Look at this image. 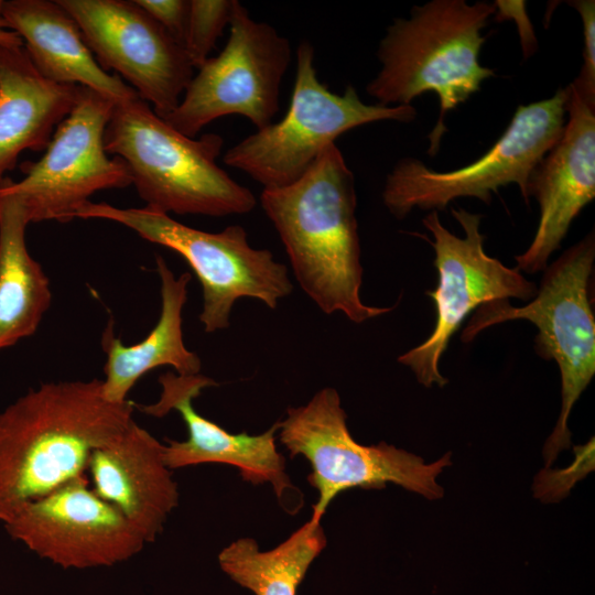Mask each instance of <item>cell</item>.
Segmentation results:
<instances>
[{
	"label": "cell",
	"mask_w": 595,
	"mask_h": 595,
	"mask_svg": "<svg viewBox=\"0 0 595 595\" xmlns=\"http://www.w3.org/2000/svg\"><path fill=\"white\" fill-rule=\"evenodd\" d=\"M0 18L20 36L44 78L87 87L115 104L138 97L119 76L101 68L78 24L57 0H4Z\"/></svg>",
	"instance_id": "cell-18"
},
{
	"label": "cell",
	"mask_w": 595,
	"mask_h": 595,
	"mask_svg": "<svg viewBox=\"0 0 595 595\" xmlns=\"http://www.w3.org/2000/svg\"><path fill=\"white\" fill-rule=\"evenodd\" d=\"M452 215L465 232L463 238L443 226L436 210L422 219L433 236V240L424 238L435 251L434 266L439 274L436 289L426 292L435 303L436 322L422 344L398 358L425 387L446 385L440 371L441 358L472 311L510 298L530 301L538 289L517 268H509L486 253L485 236L479 230L482 215L461 207L452 208Z\"/></svg>",
	"instance_id": "cell-11"
},
{
	"label": "cell",
	"mask_w": 595,
	"mask_h": 595,
	"mask_svg": "<svg viewBox=\"0 0 595 595\" xmlns=\"http://www.w3.org/2000/svg\"><path fill=\"white\" fill-rule=\"evenodd\" d=\"M21 201L0 193V351L32 336L52 300L50 280L30 255Z\"/></svg>",
	"instance_id": "cell-21"
},
{
	"label": "cell",
	"mask_w": 595,
	"mask_h": 595,
	"mask_svg": "<svg viewBox=\"0 0 595 595\" xmlns=\"http://www.w3.org/2000/svg\"><path fill=\"white\" fill-rule=\"evenodd\" d=\"M115 102L82 87L76 105L57 126L44 154L21 165L24 177L9 176L0 193L18 197L30 223H67L95 193L132 185L126 163L110 158L104 136Z\"/></svg>",
	"instance_id": "cell-12"
},
{
	"label": "cell",
	"mask_w": 595,
	"mask_h": 595,
	"mask_svg": "<svg viewBox=\"0 0 595 595\" xmlns=\"http://www.w3.org/2000/svg\"><path fill=\"white\" fill-rule=\"evenodd\" d=\"M105 149L121 159L145 206L165 214L224 217L250 213L252 192L235 181L217 159V133L187 137L139 97L116 102L105 130Z\"/></svg>",
	"instance_id": "cell-4"
},
{
	"label": "cell",
	"mask_w": 595,
	"mask_h": 595,
	"mask_svg": "<svg viewBox=\"0 0 595 595\" xmlns=\"http://www.w3.org/2000/svg\"><path fill=\"white\" fill-rule=\"evenodd\" d=\"M164 461V444L134 420L90 455L91 488L153 542L178 504L177 484Z\"/></svg>",
	"instance_id": "cell-17"
},
{
	"label": "cell",
	"mask_w": 595,
	"mask_h": 595,
	"mask_svg": "<svg viewBox=\"0 0 595 595\" xmlns=\"http://www.w3.org/2000/svg\"><path fill=\"white\" fill-rule=\"evenodd\" d=\"M163 30L183 47L190 1L187 0H134Z\"/></svg>",
	"instance_id": "cell-25"
},
{
	"label": "cell",
	"mask_w": 595,
	"mask_h": 595,
	"mask_svg": "<svg viewBox=\"0 0 595 595\" xmlns=\"http://www.w3.org/2000/svg\"><path fill=\"white\" fill-rule=\"evenodd\" d=\"M236 0H190L183 48L194 68L209 54L229 25Z\"/></svg>",
	"instance_id": "cell-23"
},
{
	"label": "cell",
	"mask_w": 595,
	"mask_h": 595,
	"mask_svg": "<svg viewBox=\"0 0 595 595\" xmlns=\"http://www.w3.org/2000/svg\"><path fill=\"white\" fill-rule=\"evenodd\" d=\"M0 44L2 45H23L22 40L20 36L9 30L4 23V21L0 18Z\"/></svg>",
	"instance_id": "cell-26"
},
{
	"label": "cell",
	"mask_w": 595,
	"mask_h": 595,
	"mask_svg": "<svg viewBox=\"0 0 595 595\" xmlns=\"http://www.w3.org/2000/svg\"><path fill=\"white\" fill-rule=\"evenodd\" d=\"M75 218L120 224L144 240L182 256L202 285L199 321L206 333L229 326L232 306L239 299H256L275 309L293 291L285 264L278 262L270 250L251 247L240 225L208 232L148 206L121 208L91 201L79 208Z\"/></svg>",
	"instance_id": "cell-6"
},
{
	"label": "cell",
	"mask_w": 595,
	"mask_h": 595,
	"mask_svg": "<svg viewBox=\"0 0 595 595\" xmlns=\"http://www.w3.org/2000/svg\"><path fill=\"white\" fill-rule=\"evenodd\" d=\"M566 90L562 134L529 181V196L539 203L540 219L528 249L515 257L517 269L528 273L548 267L572 221L595 197V104L572 83Z\"/></svg>",
	"instance_id": "cell-15"
},
{
	"label": "cell",
	"mask_w": 595,
	"mask_h": 595,
	"mask_svg": "<svg viewBox=\"0 0 595 595\" xmlns=\"http://www.w3.org/2000/svg\"><path fill=\"white\" fill-rule=\"evenodd\" d=\"M346 419L338 392L326 387L306 404L289 408L278 421L280 442L290 457L301 455L311 465L307 482L318 493L311 518L321 521L331 501L355 487L383 488L392 483L430 500L443 497L436 478L451 465V453L425 463L385 442L363 445L351 436Z\"/></svg>",
	"instance_id": "cell-8"
},
{
	"label": "cell",
	"mask_w": 595,
	"mask_h": 595,
	"mask_svg": "<svg viewBox=\"0 0 595 595\" xmlns=\"http://www.w3.org/2000/svg\"><path fill=\"white\" fill-rule=\"evenodd\" d=\"M415 117L412 105L365 104L351 85L343 94L331 91L318 78L313 45L303 40L296 48L294 86L284 117L230 147L223 161L263 190L280 188L302 177L343 133L376 121L410 122Z\"/></svg>",
	"instance_id": "cell-7"
},
{
	"label": "cell",
	"mask_w": 595,
	"mask_h": 595,
	"mask_svg": "<svg viewBox=\"0 0 595 595\" xmlns=\"http://www.w3.org/2000/svg\"><path fill=\"white\" fill-rule=\"evenodd\" d=\"M2 6H3V0H0V17H1Z\"/></svg>",
	"instance_id": "cell-27"
},
{
	"label": "cell",
	"mask_w": 595,
	"mask_h": 595,
	"mask_svg": "<svg viewBox=\"0 0 595 595\" xmlns=\"http://www.w3.org/2000/svg\"><path fill=\"white\" fill-rule=\"evenodd\" d=\"M159 383L161 393L156 402L134 407L156 418L172 410L182 416L187 428L186 440H167L164 444V461L170 469L205 463L226 464L237 467L246 482L269 483L279 500L294 489L285 472V459L275 444L278 422L258 435L230 433L194 408V400L204 389L217 386L215 380L202 374L183 376L167 371L160 376Z\"/></svg>",
	"instance_id": "cell-16"
},
{
	"label": "cell",
	"mask_w": 595,
	"mask_h": 595,
	"mask_svg": "<svg viewBox=\"0 0 595 595\" xmlns=\"http://www.w3.org/2000/svg\"><path fill=\"white\" fill-rule=\"evenodd\" d=\"M79 476L19 506L4 521L9 536L63 569L112 566L147 544L111 504Z\"/></svg>",
	"instance_id": "cell-14"
},
{
	"label": "cell",
	"mask_w": 595,
	"mask_h": 595,
	"mask_svg": "<svg viewBox=\"0 0 595 595\" xmlns=\"http://www.w3.org/2000/svg\"><path fill=\"white\" fill-rule=\"evenodd\" d=\"M261 207L275 228L304 293L325 314L356 324L393 306L363 302L355 177L336 143L294 183L262 190Z\"/></svg>",
	"instance_id": "cell-2"
},
{
	"label": "cell",
	"mask_w": 595,
	"mask_h": 595,
	"mask_svg": "<svg viewBox=\"0 0 595 595\" xmlns=\"http://www.w3.org/2000/svg\"><path fill=\"white\" fill-rule=\"evenodd\" d=\"M326 547L321 521L310 518L269 551L252 538H239L218 554L221 571L255 595H296L310 565Z\"/></svg>",
	"instance_id": "cell-22"
},
{
	"label": "cell",
	"mask_w": 595,
	"mask_h": 595,
	"mask_svg": "<svg viewBox=\"0 0 595 595\" xmlns=\"http://www.w3.org/2000/svg\"><path fill=\"white\" fill-rule=\"evenodd\" d=\"M497 12L495 3L432 0L387 28L377 58L381 67L366 93L385 107L408 106L428 91L437 95L440 116L429 134V155L440 149L445 115L480 89L495 72L479 63L480 31Z\"/></svg>",
	"instance_id": "cell-3"
},
{
	"label": "cell",
	"mask_w": 595,
	"mask_h": 595,
	"mask_svg": "<svg viewBox=\"0 0 595 595\" xmlns=\"http://www.w3.org/2000/svg\"><path fill=\"white\" fill-rule=\"evenodd\" d=\"M567 3L582 19L584 37L583 66L572 84L586 100L595 104V2L573 0Z\"/></svg>",
	"instance_id": "cell-24"
},
{
	"label": "cell",
	"mask_w": 595,
	"mask_h": 595,
	"mask_svg": "<svg viewBox=\"0 0 595 595\" xmlns=\"http://www.w3.org/2000/svg\"><path fill=\"white\" fill-rule=\"evenodd\" d=\"M229 31L221 52L197 68L177 107L162 118L187 137L195 138L229 115L262 129L279 111L282 80L292 61L290 40L271 24L253 20L237 0Z\"/></svg>",
	"instance_id": "cell-10"
},
{
	"label": "cell",
	"mask_w": 595,
	"mask_h": 595,
	"mask_svg": "<svg viewBox=\"0 0 595 595\" xmlns=\"http://www.w3.org/2000/svg\"><path fill=\"white\" fill-rule=\"evenodd\" d=\"M155 264L161 282V312L150 334L127 346L116 336L110 321L101 336L107 356L102 393L111 402L128 401L137 381L152 369L171 366L176 374L191 376L199 374L202 368L201 358L185 346L183 338V309L191 274L176 277L161 256L155 257Z\"/></svg>",
	"instance_id": "cell-20"
},
{
	"label": "cell",
	"mask_w": 595,
	"mask_h": 595,
	"mask_svg": "<svg viewBox=\"0 0 595 595\" xmlns=\"http://www.w3.org/2000/svg\"><path fill=\"white\" fill-rule=\"evenodd\" d=\"M594 259L592 232L544 269L528 304L512 306L508 300L486 303L477 309L462 333V340L469 343L484 329L507 321L527 320L537 327V354L554 360L561 374V412L543 448L547 467L570 447V413L595 374V318L591 303Z\"/></svg>",
	"instance_id": "cell-5"
},
{
	"label": "cell",
	"mask_w": 595,
	"mask_h": 595,
	"mask_svg": "<svg viewBox=\"0 0 595 595\" xmlns=\"http://www.w3.org/2000/svg\"><path fill=\"white\" fill-rule=\"evenodd\" d=\"M82 87L44 78L23 45L0 44V185L23 151L46 149Z\"/></svg>",
	"instance_id": "cell-19"
},
{
	"label": "cell",
	"mask_w": 595,
	"mask_h": 595,
	"mask_svg": "<svg viewBox=\"0 0 595 595\" xmlns=\"http://www.w3.org/2000/svg\"><path fill=\"white\" fill-rule=\"evenodd\" d=\"M100 379L46 382L0 411V521L19 506L86 475L90 455L133 421Z\"/></svg>",
	"instance_id": "cell-1"
},
{
	"label": "cell",
	"mask_w": 595,
	"mask_h": 595,
	"mask_svg": "<svg viewBox=\"0 0 595 595\" xmlns=\"http://www.w3.org/2000/svg\"><path fill=\"white\" fill-rule=\"evenodd\" d=\"M566 87L551 98L519 106L498 141L478 160L458 170L436 172L414 158H402L387 174L382 202L402 219L414 208L444 210L458 197L491 201V192L515 183L529 204V181L562 134Z\"/></svg>",
	"instance_id": "cell-9"
},
{
	"label": "cell",
	"mask_w": 595,
	"mask_h": 595,
	"mask_svg": "<svg viewBox=\"0 0 595 595\" xmlns=\"http://www.w3.org/2000/svg\"><path fill=\"white\" fill-rule=\"evenodd\" d=\"M104 71H115L164 118L194 76L184 48L134 0H57Z\"/></svg>",
	"instance_id": "cell-13"
}]
</instances>
